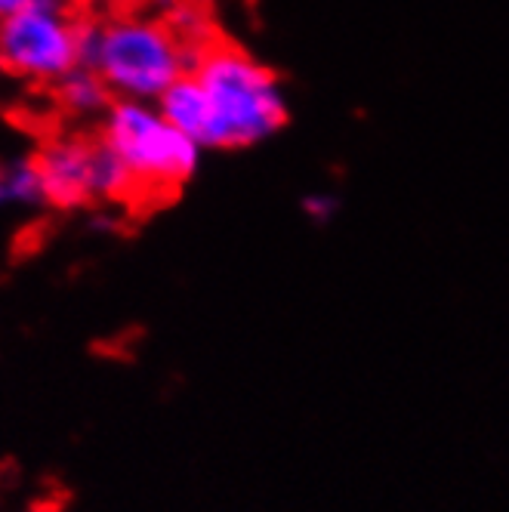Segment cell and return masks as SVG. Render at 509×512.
<instances>
[{
	"instance_id": "8fae6325",
	"label": "cell",
	"mask_w": 509,
	"mask_h": 512,
	"mask_svg": "<svg viewBox=\"0 0 509 512\" xmlns=\"http://www.w3.org/2000/svg\"><path fill=\"white\" fill-rule=\"evenodd\" d=\"M303 210H306L312 219H318V223H324V219H331V216H334L337 201H334L331 195H309V198L303 201Z\"/></svg>"
},
{
	"instance_id": "7a4b0ae2",
	"label": "cell",
	"mask_w": 509,
	"mask_h": 512,
	"mask_svg": "<svg viewBox=\"0 0 509 512\" xmlns=\"http://www.w3.org/2000/svg\"><path fill=\"white\" fill-rule=\"evenodd\" d=\"M192 47L176 38L158 16L121 13L102 19V38L93 68L115 99L158 102L195 65Z\"/></svg>"
},
{
	"instance_id": "277c9868",
	"label": "cell",
	"mask_w": 509,
	"mask_h": 512,
	"mask_svg": "<svg viewBox=\"0 0 509 512\" xmlns=\"http://www.w3.org/2000/svg\"><path fill=\"white\" fill-rule=\"evenodd\" d=\"M78 65V16L65 0H34L0 19V71L31 84H56Z\"/></svg>"
},
{
	"instance_id": "5b68a950",
	"label": "cell",
	"mask_w": 509,
	"mask_h": 512,
	"mask_svg": "<svg viewBox=\"0 0 509 512\" xmlns=\"http://www.w3.org/2000/svg\"><path fill=\"white\" fill-rule=\"evenodd\" d=\"M44 186V201L59 210H75L93 201L90 167L93 142L84 136H56L34 155Z\"/></svg>"
},
{
	"instance_id": "52a82bcc",
	"label": "cell",
	"mask_w": 509,
	"mask_h": 512,
	"mask_svg": "<svg viewBox=\"0 0 509 512\" xmlns=\"http://www.w3.org/2000/svg\"><path fill=\"white\" fill-rule=\"evenodd\" d=\"M56 93V105L65 115L81 118V121H102V115L108 112V105L115 102V93L108 90V84L99 78L96 68L87 65H75L53 84Z\"/></svg>"
},
{
	"instance_id": "4fadbf2b",
	"label": "cell",
	"mask_w": 509,
	"mask_h": 512,
	"mask_svg": "<svg viewBox=\"0 0 509 512\" xmlns=\"http://www.w3.org/2000/svg\"><path fill=\"white\" fill-rule=\"evenodd\" d=\"M34 0H0V19H7V16H16L19 10L31 7Z\"/></svg>"
},
{
	"instance_id": "9c48e42d",
	"label": "cell",
	"mask_w": 509,
	"mask_h": 512,
	"mask_svg": "<svg viewBox=\"0 0 509 512\" xmlns=\"http://www.w3.org/2000/svg\"><path fill=\"white\" fill-rule=\"evenodd\" d=\"M44 201L41 173L34 158H4L0 161V210L4 207H38Z\"/></svg>"
},
{
	"instance_id": "7c38bea8",
	"label": "cell",
	"mask_w": 509,
	"mask_h": 512,
	"mask_svg": "<svg viewBox=\"0 0 509 512\" xmlns=\"http://www.w3.org/2000/svg\"><path fill=\"white\" fill-rule=\"evenodd\" d=\"M71 10H84V13H108V10H118L130 0H65Z\"/></svg>"
},
{
	"instance_id": "8992f818",
	"label": "cell",
	"mask_w": 509,
	"mask_h": 512,
	"mask_svg": "<svg viewBox=\"0 0 509 512\" xmlns=\"http://www.w3.org/2000/svg\"><path fill=\"white\" fill-rule=\"evenodd\" d=\"M158 112L167 124H173L179 133L195 139L201 149H216V127H213V108L204 93V87L195 81L189 71L186 78H179L158 102Z\"/></svg>"
},
{
	"instance_id": "30bf717a",
	"label": "cell",
	"mask_w": 509,
	"mask_h": 512,
	"mask_svg": "<svg viewBox=\"0 0 509 512\" xmlns=\"http://www.w3.org/2000/svg\"><path fill=\"white\" fill-rule=\"evenodd\" d=\"M164 22L173 28L176 38L192 50H201L204 44H210L207 41V16L195 0H173V7Z\"/></svg>"
},
{
	"instance_id": "ba28073f",
	"label": "cell",
	"mask_w": 509,
	"mask_h": 512,
	"mask_svg": "<svg viewBox=\"0 0 509 512\" xmlns=\"http://www.w3.org/2000/svg\"><path fill=\"white\" fill-rule=\"evenodd\" d=\"M90 192H93V201H130L139 186L130 173V167L108 149L102 139L93 142V167H90Z\"/></svg>"
},
{
	"instance_id": "3957f363",
	"label": "cell",
	"mask_w": 509,
	"mask_h": 512,
	"mask_svg": "<svg viewBox=\"0 0 509 512\" xmlns=\"http://www.w3.org/2000/svg\"><path fill=\"white\" fill-rule=\"evenodd\" d=\"M133 173L139 192H173L189 182L204 158V149L167 124L155 102L115 99L102 115V136Z\"/></svg>"
},
{
	"instance_id": "6da1fadb",
	"label": "cell",
	"mask_w": 509,
	"mask_h": 512,
	"mask_svg": "<svg viewBox=\"0 0 509 512\" xmlns=\"http://www.w3.org/2000/svg\"><path fill=\"white\" fill-rule=\"evenodd\" d=\"M192 75L213 108L216 149H250L284 130L287 99L281 81L247 50L210 41L195 53Z\"/></svg>"
}]
</instances>
